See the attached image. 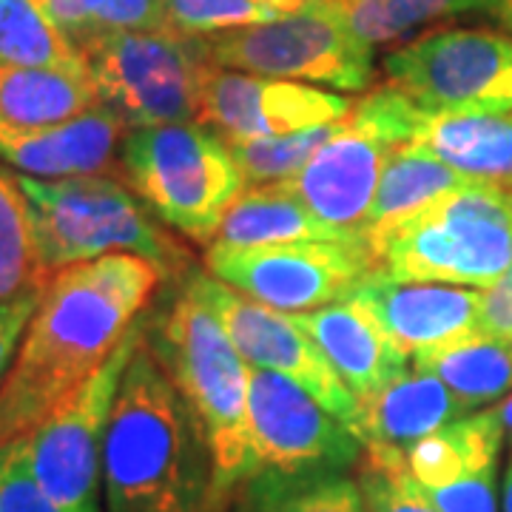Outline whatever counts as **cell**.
I'll list each match as a JSON object with an SVG mask.
<instances>
[{"label":"cell","instance_id":"cell-19","mask_svg":"<svg viewBox=\"0 0 512 512\" xmlns=\"http://www.w3.org/2000/svg\"><path fill=\"white\" fill-rule=\"evenodd\" d=\"M467 413L473 410L433 373L404 370L379 393L359 402L348 427L365 447H390L407 453L416 441Z\"/></svg>","mask_w":512,"mask_h":512},{"label":"cell","instance_id":"cell-8","mask_svg":"<svg viewBox=\"0 0 512 512\" xmlns=\"http://www.w3.org/2000/svg\"><path fill=\"white\" fill-rule=\"evenodd\" d=\"M421 109L384 83L353 103L339 131L288 180L296 197L339 231H362L393 148L413 140Z\"/></svg>","mask_w":512,"mask_h":512},{"label":"cell","instance_id":"cell-7","mask_svg":"<svg viewBox=\"0 0 512 512\" xmlns=\"http://www.w3.org/2000/svg\"><path fill=\"white\" fill-rule=\"evenodd\" d=\"M97 103L134 128L197 123L205 74L214 69L208 37L177 29H114L80 46Z\"/></svg>","mask_w":512,"mask_h":512},{"label":"cell","instance_id":"cell-26","mask_svg":"<svg viewBox=\"0 0 512 512\" xmlns=\"http://www.w3.org/2000/svg\"><path fill=\"white\" fill-rule=\"evenodd\" d=\"M467 183H470V177L458 174L456 168L441 163L439 157L427 154L416 143L396 146L384 163L382 180H379L362 231L402 220L407 214L419 211L424 205H430L433 200H439Z\"/></svg>","mask_w":512,"mask_h":512},{"label":"cell","instance_id":"cell-34","mask_svg":"<svg viewBox=\"0 0 512 512\" xmlns=\"http://www.w3.org/2000/svg\"><path fill=\"white\" fill-rule=\"evenodd\" d=\"M0 512H60L40 490L23 439L0 447Z\"/></svg>","mask_w":512,"mask_h":512},{"label":"cell","instance_id":"cell-24","mask_svg":"<svg viewBox=\"0 0 512 512\" xmlns=\"http://www.w3.org/2000/svg\"><path fill=\"white\" fill-rule=\"evenodd\" d=\"M228 512H370L359 478L345 470L282 473L262 467L239 481Z\"/></svg>","mask_w":512,"mask_h":512},{"label":"cell","instance_id":"cell-6","mask_svg":"<svg viewBox=\"0 0 512 512\" xmlns=\"http://www.w3.org/2000/svg\"><path fill=\"white\" fill-rule=\"evenodd\" d=\"M120 180L165 228L194 242L217 237L228 208L245 191L231 146L202 123L128 131Z\"/></svg>","mask_w":512,"mask_h":512},{"label":"cell","instance_id":"cell-4","mask_svg":"<svg viewBox=\"0 0 512 512\" xmlns=\"http://www.w3.org/2000/svg\"><path fill=\"white\" fill-rule=\"evenodd\" d=\"M362 234L393 279L490 288L512 268V185L470 180Z\"/></svg>","mask_w":512,"mask_h":512},{"label":"cell","instance_id":"cell-28","mask_svg":"<svg viewBox=\"0 0 512 512\" xmlns=\"http://www.w3.org/2000/svg\"><path fill=\"white\" fill-rule=\"evenodd\" d=\"M367 46H382L407 32L464 12H490L493 0H333Z\"/></svg>","mask_w":512,"mask_h":512},{"label":"cell","instance_id":"cell-11","mask_svg":"<svg viewBox=\"0 0 512 512\" xmlns=\"http://www.w3.org/2000/svg\"><path fill=\"white\" fill-rule=\"evenodd\" d=\"M387 83L424 111L512 114V37L436 29L384 57Z\"/></svg>","mask_w":512,"mask_h":512},{"label":"cell","instance_id":"cell-33","mask_svg":"<svg viewBox=\"0 0 512 512\" xmlns=\"http://www.w3.org/2000/svg\"><path fill=\"white\" fill-rule=\"evenodd\" d=\"M165 20L183 35L214 37L279 18L262 0H163Z\"/></svg>","mask_w":512,"mask_h":512},{"label":"cell","instance_id":"cell-41","mask_svg":"<svg viewBox=\"0 0 512 512\" xmlns=\"http://www.w3.org/2000/svg\"><path fill=\"white\" fill-rule=\"evenodd\" d=\"M262 3H268L271 9H276L279 15H285V12H293V9H299L305 0H262Z\"/></svg>","mask_w":512,"mask_h":512},{"label":"cell","instance_id":"cell-39","mask_svg":"<svg viewBox=\"0 0 512 512\" xmlns=\"http://www.w3.org/2000/svg\"><path fill=\"white\" fill-rule=\"evenodd\" d=\"M501 512H512V458L504 473V490H501Z\"/></svg>","mask_w":512,"mask_h":512},{"label":"cell","instance_id":"cell-32","mask_svg":"<svg viewBox=\"0 0 512 512\" xmlns=\"http://www.w3.org/2000/svg\"><path fill=\"white\" fill-rule=\"evenodd\" d=\"M356 473L370 512H439L410 476L402 450L365 447Z\"/></svg>","mask_w":512,"mask_h":512},{"label":"cell","instance_id":"cell-35","mask_svg":"<svg viewBox=\"0 0 512 512\" xmlns=\"http://www.w3.org/2000/svg\"><path fill=\"white\" fill-rule=\"evenodd\" d=\"M493 470H481L467 478H458L439 490H424V495L436 504L439 512H501L498 510V490H495Z\"/></svg>","mask_w":512,"mask_h":512},{"label":"cell","instance_id":"cell-14","mask_svg":"<svg viewBox=\"0 0 512 512\" xmlns=\"http://www.w3.org/2000/svg\"><path fill=\"white\" fill-rule=\"evenodd\" d=\"M194 279L205 302L220 316L222 328L248 365L291 376L316 402L328 407L336 419H342L345 424L353 421L359 410V399L350 393V387L333 370L319 345L293 322L291 313L268 308L197 268H194Z\"/></svg>","mask_w":512,"mask_h":512},{"label":"cell","instance_id":"cell-3","mask_svg":"<svg viewBox=\"0 0 512 512\" xmlns=\"http://www.w3.org/2000/svg\"><path fill=\"white\" fill-rule=\"evenodd\" d=\"M174 291L146 313V342L200 421L217 464V484L231 507L242 478L254 473L248 436L251 367L197 288L194 268L171 282Z\"/></svg>","mask_w":512,"mask_h":512},{"label":"cell","instance_id":"cell-15","mask_svg":"<svg viewBox=\"0 0 512 512\" xmlns=\"http://www.w3.org/2000/svg\"><path fill=\"white\" fill-rule=\"evenodd\" d=\"M353 103L345 94L325 92L311 83L214 66L202 83L197 123L217 131L231 146L345 120Z\"/></svg>","mask_w":512,"mask_h":512},{"label":"cell","instance_id":"cell-2","mask_svg":"<svg viewBox=\"0 0 512 512\" xmlns=\"http://www.w3.org/2000/svg\"><path fill=\"white\" fill-rule=\"evenodd\" d=\"M103 498L106 512H228L200 421L146 336L111 410Z\"/></svg>","mask_w":512,"mask_h":512},{"label":"cell","instance_id":"cell-20","mask_svg":"<svg viewBox=\"0 0 512 512\" xmlns=\"http://www.w3.org/2000/svg\"><path fill=\"white\" fill-rule=\"evenodd\" d=\"M410 143L470 180L512 185V114L421 109Z\"/></svg>","mask_w":512,"mask_h":512},{"label":"cell","instance_id":"cell-36","mask_svg":"<svg viewBox=\"0 0 512 512\" xmlns=\"http://www.w3.org/2000/svg\"><path fill=\"white\" fill-rule=\"evenodd\" d=\"M49 282V279H46ZM46 282L40 285H32L26 291H20L18 296L0 302V382L6 379L9 367L18 356L20 342L26 336V328L35 316L37 305L43 299V291H46Z\"/></svg>","mask_w":512,"mask_h":512},{"label":"cell","instance_id":"cell-31","mask_svg":"<svg viewBox=\"0 0 512 512\" xmlns=\"http://www.w3.org/2000/svg\"><path fill=\"white\" fill-rule=\"evenodd\" d=\"M43 12L80 46L114 29H165L163 0H37ZM171 29V26H168Z\"/></svg>","mask_w":512,"mask_h":512},{"label":"cell","instance_id":"cell-10","mask_svg":"<svg viewBox=\"0 0 512 512\" xmlns=\"http://www.w3.org/2000/svg\"><path fill=\"white\" fill-rule=\"evenodd\" d=\"M146 313L126 330L106 365L23 439L40 490L60 512H100L103 447L111 410L128 362L146 336Z\"/></svg>","mask_w":512,"mask_h":512},{"label":"cell","instance_id":"cell-13","mask_svg":"<svg viewBox=\"0 0 512 512\" xmlns=\"http://www.w3.org/2000/svg\"><path fill=\"white\" fill-rule=\"evenodd\" d=\"M248 436L254 470L282 473L359 467L365 444L342 419L313 399L291 376L251 370L248 379Z\"/></svg>","mask_w":512,"mask_h":512},{"label":"cell","instance_id":"cell-27","mask_svg":"<svg viewBox=\"0 0 512 512\" xmlns=\"http://www.w3.org/2000/svg\"><path fill=\"white\" fill-rule=\"evenodd\" d=\"M0 60L86 74L80 49L37 0H0Z\"/></svg>","mask_w":512,"mask_h":512},{"label":"cell","instance_id":"cell-18","mask_svg":"<svg viewBox=\"0 0 512 512\" xmlns=\"http://www.w3.org/2000/svg\"><path fill=\"white\" fill-rule=\"evenodd\" d=\"M291 316L328 356L333 370L342 376V382L348 384L359 402L379 393L384 384L402 376L407 367L410 356L379 328L370 313L348 299Z\"/></svg>","mask_w":512,"mask_h":512},{"label":"cell","instance_id":"cell-5","mask_svg":"<svg viewBox=\"0 0 512 512\" xmlns=\"http://www.w3.org/2000/svg\"><path fill=\"white\" fill-rule=\"evenodd\" d=\"M29 200L37 256L43 274L52 276L69 265L106 254H137L163 268L168 282L185 276L191 251L123 180L109 174L40 180L18 171Z\"/></svg>","mask_w":512,"mask_h":512},{"label":"cell","instance_id":"cell-40","mask_svg":"<svg viewBox=\"0 0 512 512\" xmlns=\"http://www.w3.org/2000/svg\"><path fill=\"white\" fill-rule=\"evenodd\" d=\"M495 413H498V419L504 424V430L512 436V393L501 404H495Z\"/></svg>","mask_w":512,"mask_h":512},{"label":"cell","instance_id":"cell-21","mask_svg":"<svg viewBox=\"0 0 512 512\" xmlns=\"http://www.w3.org/2000/svg\"><path fill=\"white\" fill-rule=\"evenodd\" d=\"M359 234L362 231H339L319 220L285 180V183L245 188L237 202L228 208L211 245L251 248V245H282V242H336Z\"/></svg>","mask_w":512,"mask_h":512},{"label":"cell","instance_id":"cell-25","mask_svg":"<svg viewBox=\"0 0 512 512\" xmlns=\"http://www.w3.org/2000/svg\"><path fill=\"white\" fill-rule=\"evenodd\" d=\"M413 367L441 379L470 410H481L512 393V339L473 333L421 350L413 356Z\"/></svg>","mask_w":512,"mask_h":512},{"label":"cell","instance_id":"cell-37","mask_svg":"<svg viewBox=\"0 0 512 512\" xmlns=\"http://www.w3.org/2000/svg\"><path fill=\"white\" fill-rule=\"evenodd\" d=\"M478 333L512 339V268L490 288H481Z\"/></svg>","mask_w":512,"mask_h":512},{"label":"cell","instance_id":"cell-30","mask_svg":"<svg viewBox=\"0 0 512 512\" xmlns=\"http://www.w3.org/2000/svg\"><path fill=\"white\" fill-rule=\"evenodd\" d=\"M339 126H342V120L305 128V131H293V134L231 143L245 185H271L293 180L308 165L313 154L339 131Z\"/></svg>","mask_w":512,"mask_h":512},{"label":"cell","instance_id":"cell-38","mask_svg":"<svg viewBox=\"0 0 512 512\" xmlns=\"http://www.w3.org/2000/svg\"><path fill=\"white\" fill-rule=\"evenodd\" d=\"M490 15H495L512 32V0H493Z\"/></svg>","mask_w":512,"mask_h":512},{"label":"cell","instance_id":"cell-9","mask_svg":"<svg viewBox=\"0 0 512 512\" xmlns=\"http://www.w3.org/2000/svg\"><path fill=\"white\" fill-rule=\"evenodd\" d=\"M220 69L305 80L339 92H365L373 83V46L350 29L333 0H305L268 23L208 37Z\"/></svg>","mask_w":512,"mask_h":512},{"label":"cell","instance_id":"cell-29","mask_svg":"<svg viewBox=\"0 0 512 512\" xmlns=\"http://www.w3.org/2000/svg\"><path fill=\"white\" fill-rule=\"evenodd\" d=\"M46 279L49 276L40 268L32 211L20 188L18 171H6L0 165V302Z\"/></svg>","mask_w":512,"mask_h":512},{"label":"cell","instance_id":"cell-17","mask_svg":"<svg viewBox=\"0 0 512 512\" xmlns=\"http://www.w3.org/2000/svg\"><path fill=\"white\" fill-rule=\"evenodd\" d=\"M128 131L131 128L114 111L97 103L57 126L26 131L0 128V160L40 180L86 174L120 177V148Z\"/></svg>","mask_w":512,"mask_h":512},{"label":"cell","instance_id":"cell-1","mask_svg":"<svg viewBox=\"0 0 512 512\" xmlns=\"http://www.w3.org/2000/svg\"><path fill=\"white\" fill-rule=\"evenodd\" d=\"M163 282V268L137 254L97 256L49 276L0 382V447L26 439L106 365Z\"/></svg>","mask_w":512,"mask_h":512},{"label":"cell","instance_id":"cell-16","mask_svg":"<svg viewBox=\"0 0 512 512\" xmlns=\"http://www.w3.org/2000/svg\"><path fill=\"white\" fill-rule=\"evenodd\" d=\"M345 299L370 313L407 356L478 333V288H458L444 282H404L382 271H370L353 285Z\"/></svg>","mask_w":512,"mask_h":512},{"label":"cell","instance_id":"cell-22","mask_svg":"<svg viewBox=\"0 0 512 512\" xmlns=\"http://www.w3.org/2000/svg\"><path fill=\"white\" fill-rule=\"evenodd\" d=\"M504 433L507 430L498 419L495 407L467 413L416 441L404 453L407 470L419 481L421 490H439L458 478L493 470L498 467Z\"/></svg>","mask_w":512,"mask_h":512},{"label":"cell","instance_id":"cell-23","mask_svg":"<svg viewBox=\"0 0 512 512\" xmlns=\"http://www.w3.org/2000/svg\"><path fill=\"white\" fill-rule=\"evenodd\" d=\"M97 106L89 74L37 69L0 60V128L57 126Z\"/></svg>","mask_w":512,"mask_h":512},{"label":"cell","instance_id":"cell-12","mask_svg":"<svg viewBox=\"0 0 512 512\" xmlns=\"http://www.w3.org/2000/svg\"><path fill=\"white\" fill-rule=\"evenodd\" d=\"M205 268L234 291L285 313L342 302L359 279L376 271L365 234L336 242H282L222 248L208 245Z\"/></svg>","mask_w":512,"mask_h":512}]
</instances>
